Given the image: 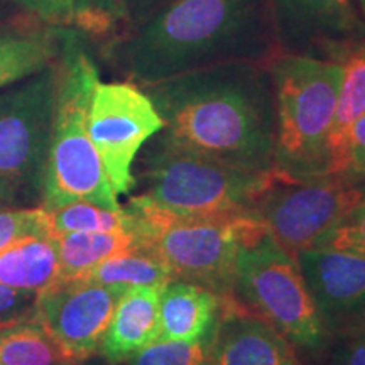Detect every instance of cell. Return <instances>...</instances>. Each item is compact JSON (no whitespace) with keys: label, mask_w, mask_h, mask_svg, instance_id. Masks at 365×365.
Returning <instances> with one entry per match:
<instances>
[{"label":"cell","mask_w":365,"mask_h":365,"mask_svg":"<svg viewBox=\"0 0 365 365\" xmlns=\"http://www.w3.org/2000/svg\"><path fill=\"white\" fill-rule=\"evenodd\" d=\"M170 148L252 171L274 170L276 105L267 61H234L143 88Z\"/></svg>","instance_id":"cell-1"},{"label":"cell","mask_w":365,"mask_h":365,"mask_svg":"<svg viewBox=\"0 0 365 365\" xmlns=\"http://www.w3.org/2000/svg\"><path fill=\"white\" fill-rule=\"evenodd\" d=\"M277 51L267 0H173L122 43L127 76L140 88Z\"/></svg>","instance_id":"cell-2"},{"label":"cell","mask_w":365,"mask_h":365,"mask_svg":"<svg viewBox=\"0 0 365 365\" xmlns=\"http://www.w3.org/2000/svg\"><path fill=\"white\" fill-rule=\"evenodd\" d=\"M98 81V68L81 43L80 31L65 29L56 59V98L41 193L46 210L73 202L120 208L86 125Z\"/></svg>","instance_id":"cell-3"},{"label":"cell","mask_w":365,"mask_h":365,"mask_svg":"<svg viewBox=\"0 0 365 365\" xmlns=\"http://www.w3.org/2000/svg\"><path fill=\"white\" fill-rule=\"evenodd\" d=\"M125 212L137 247L156 255L170 269L173 279L196 282L225 298L234 296L242 245L267 232L254 213L178 215L145 195L130 198Z\"/></svg>","instance_id":"cell-4"},{"label":"cell","mask_w":365,"mask_h":365,"mask_svg":"<svg viewBox=\"0 0 365 365\" xmlns=\"http://www.w3.org/2000/svg\"><path fill=\"white\" fill-rule=\"evenodd\" d=\"M267 68L276 105L274 170L289 178L327 175L341 63L276 53Z\"/></svg>","instance_id":"cell-5"},{"label":"cell","mask_w":365,"mask_h":365,"mask_svg":"<svg viewBox=\"0 0 365 365\" xmlns=\"http://www.w3.org/2000/svg\"><path fill=\"white\" fill-rule=\"evenodd\" d=\"M274 170L252 171L185 153L156 140L144 159L143 195L178 215L223 217L252 213Z\"/></svg>","instance_id":"cell-6"},{"label":"cell","mask_w":365,"mask_h":365,"mask_svg":"<svg viewBox=\"0 0 365 365\" xmlns=\"http://www.w3.org/2000/svg\"><path fill=\"white\" fill-rule=\"evenodd\" d=\"M234 296L276 328L294 349L319 352L333 340L294 254L277 244L269 232L242 245Z\"/></svg>","instance_id":"cell-7"},{"label":"cell","mask_w":365,"mask_h":365,"mask_svg":"<svg viewBox=\"0 0 365 365\" xmlns=\"http://www.w3.org/2000/svg\"><path fill=\"white\" fill-rule=\"evenodd\" d=\"M365 202V176L327 173L289 178L274 170L252 213L289 252L314 249L352 210Z\"/></svg>","instance_id":"cell-8"},{"label":"cell","mask_w":365,"mask_h":365,"mask_svg":"<svg viewBox=\"0 0 365 365\" xmlns=\"http://www.w3.org/2000/svg\"><path fill=\"white\" fill-rule=\"evenodd\" d=\"M54 98L56 61L0 90V185L17 200H41Z\"/></svg>","instance_id":"cell-9"},{"label":"cell","mask_w":365,"mask_h":365,"mask_svg":"<svg viewBox=\"0 0 365 365\" xmlns=\"http://www.w3.org/2000/svg\"><path fill=\"white\" fill-rule=\"evenodd\" d=\"M88 135L117 195L135 185L132 166L149 139L163 130L156 105L130 81H98L88 107Z\"/></svg>","instance_id":"cell-10"},{"label":"cell","mask_w":365,"mask_h":365,"mask_svg":"<svg viewBox=\"0 0 365 365\" xmlns=\"http://www.w3.org/2000/svg\"><path fill=\"white\" fill-rule=\"evenodd\" d=\"M125 291L90 281L56 282L36 294L31 318L41 323L73 364L100 350L117 301Z\"/></svg>","instance_id":"cell-11"},{"label":"cell","mask_w":365,"mask_h":365,"mask_svg":"<svg viewBox=\"0 0 365 365\" xmlns=\"http://www.w3.org/2000/svg\"><path fill=\"white\" fill-rule=\"evenodd\" d=\"M277 51L341 61L365 41L354 0H267Z\"/></svg>","instance_id":"cell-12"},{"label":"cell","mask_w":365,"mask_h":365,"mask_svg":"<svg viewBox=\"0 0 365 365\" xmlns=\"http://www.w3.org/2000/svg\"><path fill=\"white\" fill-rule=\"evenodd\" d=\"M296 261L331 336L365 309V257L314 247L294 252Z\"/></svg>","instance_id":"cell-13"},{"label":"cell","mask_w":365,"mask_h":365,"mask_svg":"<svg viewBox=\"0 0 365 365\" xmlns=\"http://www.w3.org/2000/svg\"><path fill=\"white\" fill-rule=\"evenodd\" d=\"M212 365H299V360L276 328L232 296L213 328Z\"/></svg>","instance_id":"cell-14"},{"label":"cell","mask_w":365,"mask_h":365,"mask_svg":"<svg viewBox=\"0 0 365 365\" xmlns=\"http://www.w3.org/2000/svg\"><path fill=\"white\" fill-rule=\"evenodd\" d=\"M159 287H134L120 296L98 350L108 362H125L159 339Z\"/></svg>","instance_id":"cell-15"},{"label":"cell","mask_w":365,"mask_h":365,"mask_svg":"<svg viewBox=\"0 0 365 365\" xmlns=\"http://www.w3.org/2000/svg\"><path fill=\"white\" fill-rule=\"evenodd\" d=\"M232 298V296H230ZM225 296L202 284L171 279L159 294V339L195 341L213 330Z\"/></svg>","instance_id":"cell-16"},{"label":"cell","mask_w":365,"mask_h":365,"mask_svg":"<svg viewBox=\"0 0 365 365\" xmlns=\"http://www.w3.org/2000/svg\"><path fill=\"white\" fill-rule=\"evenodd\" d=\"M56 237H29L0 250V284L38 294L58 281Z\"/></svg>","instance_id":"cell-17"},{"label":"cell","mask_w":365,"mask_h":365,"mask_svg":"<svg viewBox=\"0 0 365 365\" xmlns=\"http://www.w3.org/2000/svg\"><path fill=\"white\" fill-rule=\"evenodd\" d=\"M65 29L0 31V90L53 65L59 56Z\"/></svg>","instance_id":"cell-18"},{"label":"cell","mask_w":365,"mask_h":365,"mask_svg":"<svg viewBox=\"0 0 365 365\" xmlns=\"http://www.w3.org/2000/svg\"><path fill=\"white\" fill-rule=\"evenodd\" d=\"M344 76L328 139L327 173H345L346 148L355 122L365 113V41L341 59Z\"/></svg>","instance_id":"cell-19"},{"label":"cell","mask_w":365,"mask_h":365,"mask_svg":"<svg viewBox=\"0 0 365 365\" xmlns=\"http://www.w3.org/2000/svg\"><path fill=\"white\" fill-rule=\"evenodd\" d=\"M56 244L59 257L56 282L83 279L100 262L137 247L135 237L130 230L63 234L56 235Z\"/></svg>","instance_id":"cell-20"},{"label":"cell","mask_w":365,"mask_h":365,"mask_svg":"<svg viewBox=\"0 0 365 365\" xmlns=\"http://www.w3.org/2000/svg\"><path fill=\"white\" fill-rule=\"evenodd\" d=\"M173 279L170 269L159 261L154 254L135 247L127 252L112 255L100 262L86 274L83 279L102 286L134 289V287H159L163 289Z\"/></svg>","instance_id":"cell-21"},{"label":"cell","mask_w":365,"mask_h":365,"mask_svg":"<svg viewBox=\"0 0 365 365\" xmlns=\"http://www.w3.org/2000/svg\"><path fill=\"white\" fill-rule=\"evenodd\" d=\"M0 365H76L36 319L0 330Z\"/></svg>","instance_id":"cell-22"},{"label":"cell","mask_w":365,"mask_h":365,"mask_svg":"<svg viewBox=\"0 0 365 365\" xmlns=\"http://www.w3.org/2000/svg\"><path fill=\"white\" fill-rule=\"evenodd\" d=\"M54 237L63 234L130 230V217L125 208H105L90 202H73L46 210Z\"/></svg>","instance_id":"cell-23"},{"label":"cell","mask_w":365,"mask_h":365,"mask_svg":"<svg viewBox=\"0 0 365 365\" xmlns=\"http://www.w3.org/2000/svg\"><path fill=\"white\" fill-rule=\"evenodd\" d=\"M212 336L213 330L195 341L158 339L129 359V365H212Z\"/></svg>","instance_id":"cell-24"},{"label":"cell","mask_w":365,"mask_h":365,"mask_svg":"<svg viewBox=\"0 0 365 365\" xmlns=\"http://www.w3.org/2000/svg\"><path fill=\"white\" fill-rule=\"evenodd\" d=\"M46 235L54 237L46 208L0 210V250L11 247L19 240L29 239V237Z\"/></svg>","instance_id":"cell-25"},{"label":"cell","mask_w":365,"mask_h":365,"mask_svg":"<svg viewBox=\"0 0 365 365\" xmlns=\"http://www.w3.org/2000/svg\"><path fill=\"white\" fill-rule=\"evenodd\" d=\"M122 21H125L122 0H76L75 27L81 33L108 34Z\"/></svg>","instance_id":"cell-26"},{"label":"cell","mask_w":365,"mask_h":365,"mask_svg":"<svg viewBox=\"0 0 365 365\" xmlns=\"http://www.w3.org/2000/svg\"><path fill=\"white\" fill-rule=\"evenodd\" d=\"M318 247L335 249L365 257V202L357 205Z\"/></svg>","instance_id":"cell-27"},{"label":"cell","mask_w":365,"mask_h":365,"mask_svg":"<svg viewBox=\"0 0 365 365\" xmlns=\"http://www.w3.org/2000/svg\"><path fill=\"white\" fill-rule=\"evenodd\" d=\"M16 7L38 17L49 27L71 29L75 26L76 0H11Z\"/></svg>","instance_id":"cell-28"},{"label":"cell","mask_w":365,"mask_h":365,"mask_svg":"<svg viewBox=\"0 0 365 365\" xmlns=\"http://www.w3.org/2000/svg\"><path fill=\"white\" fill-rule=\"evenodd\" d=\"M34 293L17 291L0 284V327L29 319L34 308Z\"/></svg>","instance_id":"cell-29"},{"label":"cell","mask_w":365,"mask_h":365,"mask_svg":"<svg viewBox=\"0 0 365 365\" xmlns=\"http://www.w3.org/2000/svg\"><path fill=\"white\" fill-rule=\"evenodd\" d=\"M335 339L327 365H365V336L340 335Z\"/></svg>","instance_id":"cell-30"},{"label":"cell","mask_w":365,"mask_h":365,"mask_svg":"<svg viewBox=\"0 0 365 365\" xmlns=\"http://www.w3.org/2000/svg\"><path fill=\"white\" fill-rule=\"evenodd\" d=\"M345 173L365 176V113L355 122L350 132Z\"/></svg>","instance_id":"cell-31"},{"label":"cell","mask_w":365,"mask_h":365,"mask_svg":"<svg viewBox=\"0 0 365 365\" xmlns=\"http://www.w3.org/2000/svg\"><path fill=\"white\" fill-rule=\"evenodd\" d=\"M171 2L173 0H122L125 21L132 26V29H137V27L143 26L154 14Z\"/></svg>","instance_id":"cell-32"},{"label":"cell","mask_w":365,"mask_h":365,"mask_svg":"<svg viewBox=\"0 0 365 365\" xmlns=\"http://www.w3.org/2000/svg\"><path fill=\"white\" fill-rule=\"evenodd\" d=\"M340 335L365 336V309L360 314H357V317L350 319V322H346L345 325L335 333V336H340ZM335 336H333V339H335Z\"/></svg>","instance_id":"cell-33"},{"label":"cell","mask_w":365,"mask_h":365,"mask_svg":"<svg viewBox=\"0 0 365 365\" xmlns=\"http://www.w3.org/2000/svg\"><path fill=\"white\" fill-rule=\"evenodd\" d=\"M17 202H19V200H17V196L14 195L11 190L6 188V186L0 185V210L12 207V205Z\"/></svg>","instance_id":"cell-34"},{"label":"cell","mask_w":365,"mask_h":365,"mask_svg":"<svg viewBox=\"0 0 365 365\" xmlns=\"http://www.w3.org/2000/svg\"><path fill=\"white\" fill-rule=\"evenodd\" d=\"M359 2H360V7H362V11L365 14V0H359Z\"/></svg>","instance_id":"cell-35"},{"label":"cell","mask_w":365,"mask_h":365,"mask_svg":"<svg viewBox=\"0 0 365 365\" xmlns=\"http://www.w3.org/2000/svg\"><path fill=\"white\" fill-rule=\"evenodd\" d=\"M0 19H2V7H0Z\"/></svg>","instance_id":"cell-36"},{"label":"cell","mask_w":365,"mask_h":365,"mask_svg":"<svg viewBox=\"0 0 365 365\" xmlns=\"http://www.w3.org/2000/svg\"><path fill=\"white\" fill-rule=\"evenodd\" d=\"M2 328H4V327H0V330H2Z\"/></svg>","instance_id":"cell-37"}]
</instances>
